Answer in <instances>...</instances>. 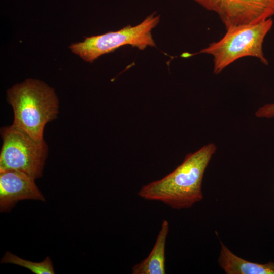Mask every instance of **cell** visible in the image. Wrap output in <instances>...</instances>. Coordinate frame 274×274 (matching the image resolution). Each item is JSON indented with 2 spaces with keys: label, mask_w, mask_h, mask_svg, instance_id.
I'll list each match as a JSON object with an SVG mask.
<instances>
[{
  "label": "cell",
  "mask_w": 274,
  "mask_h": 274,
  "mask_svg": "<svg viewBox=\"0 0 274 274\" xmlns=\"http://www.w3.org/2000/svg\"><path fill=\"white\" fill-rule=\"evenodd\" d=\"M216 150L215 144L210 143L189 153L170 173L143 186L138 195L145 200L161 202L175 209L191 208L203 199L204 173Z\"/></svg>",
  "instance_id": "6da1fadb"
},
{
  "label": "cell",
  "mask_w": 274,
  "mask_h": 274,
  "mask_svg": "<svg viewBox=\"0 0 274 274\" xmlns=\"http://www.w3.org/2000/svg\"><path fill=\"white\" fill-rule=\"evenodd\" d=\"M7 95L14 112L12 126L37 141H43L45 125L56 119L59 112L54 90L41 81L29 79L14 85Z\"/></svg>",
  "instance_id": "7a4b0ae2"
},
{
  "label": "cell",
  "mask_w": 274,
  "mask_h": 274,
  "mask_svg": "<svg viewBox=\"0 0 274 274\" xmlns=\"http://www.w3.org/2000/svg\"><path fill=\"white\" fill-rule=\"evenodd\" d=\"M273 25L271 18L256 24L240 25L226 29L218 41L212 43L198 52L184 53L188 57L199 54H207L213 57L214 73H220L237 60L244 57L258 58L264 64L268 62L264 56L262 45L264 38Z\"/></svg>",
  "instance_id": "3957f363"
},
{
  "label": "cell",
  "mask_w": 274,
  "mask_h": 274,
  "mask_svg": "<svg viewBox=\"0 0 274 274\" xmlns=\"http://www.w3.org/2000/svg\"><path fill=\"white\" fill-rule=\"evenodd\" d=\"M160 17L152 14L137 25H127L116 31L86 38L83 42L74 43L70 48L86 62H92L102 55L113 52L124 45L143 50L155 47L151 31L159 23Z\"/></svg>",
  "instance_id": "277c9868"
},
{
  "label": "cell",
  "mask_w": 274,
  "mask_h": 274,
  "mask_svg": "<svg viewBox=\"0 0 274 274\" xmlns=\"http://www.w3.org/2000/svg\"><path fill=\"white\" fill-rule=\"evenodd\" d=\"M1 133L0 171H19L35 179L42 177L48 154L45 141H37L12 125L3 128Z\"/></svg>",
  "instance_id": "5b68a950"
},
{
  "label": "cell",
  "mask_w": 274,
  "mask_h": 274,
  "mask_svg": "<svg viewBox=\"0 0 274 274\" xmlns=\"http://www.w3.org/2000/svg\"><path fill=\"white\" fill-rule=\"evenodd\" d=\"M215 12L226 29L256 24L274 16V0H194Z\"/></svg>",
  "instance_id": "8992f818"
},
{
  "label": "cell",
  "mask_w": 274,
  "mask_h": 274,
  "mask_svg": "<svg viewBox=\"0 0 274 274\" xmlns=\"http://www.w3.org/2000/svg\"><path fill=\"white\" fill-rule=\"evenodd\" d=\"M35 179L23 172L0 171V211L8 212L20 200L45 199L35 182Z\"/></svg>",
  "instance_id": "52a82bcc"
},
{
  "label": "cell",
  "mask_w": 274,
  "mask_h": 274,
  "mask_svg": "<svg viewBox=\"0 0 274 274\" xmlns=\"http://www.w3.org/2000/svg\"><path fill=\"white\" fill-rule=\"evenodd\" d=\"M218 259L227 274H274V262L265 264L250 262L234 254L222 242Z\"/></svg>",
  "instance_id": "ba28073f"
},
{
  "label": "cell",
  "mask_w": 274,
  "mask_h": 274,
  "mask_svg": "<svg viewBox=\"0 0 274 274\" xmlns=\"http://www.w3.org/2000/svg\"><path fill=\"white\" fill-rule=\"evenodd\" d=\"M169 231L167 220L162 221L155 244L149 255L131 268L132 274H165V245Z\"/></svg>",
  "instance_id": "9c48e42d"
},
{
  "label": "cell",
  "mask_w": 274,
  "mask_h": 274,
  "mask_svg": "<svg viewBox=\"0 0 274 274\" xmlns=\"http://www.w3.org/2000/svg\"><path fill=\"white\" fill-rule=\"evenodd\" d=\"M2 263H11L27 268L35 274L55 273L53 263L49 257L40 262H34L23 259L13 253L7 251L1 259Z\"/></svg>",
  "instance_id": "30bf717a"
},
{
  "label": "cell",
  "mask_w": 274,
  "mask_h": 274,
  "mask_svg": "<svg viewBox=\"0 0 274 274\" xmlns=\"http://www.w3.org/2000/svg\"><path fill=\"white\" fill-rule=\"evenodd\" d=\"M255 115L260 118H272L274 117V103L266 104L260 107L255 113Z\"/></svg>",
  "instance_id": "8fae6325"
}]
</instances>
